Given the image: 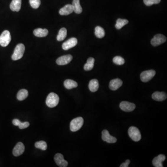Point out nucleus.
Masks as SVG:
<instances>
[{
	"instance_id": "20e7f679",
	"label": "nucleus",
	"mask_w": 167,
	"mask_h": 167,
	"mask_svg": "<svg viewBox=\"0 0 167 167\" xmlns=\"http://www.w3.org/2000/svg\"><path fill=\"white\" fill-rule=\"evenodd\" d=\"M128 134L132 140L135 142L140 141L141 139V135L138 128L134 126L130 127L128 130Z\"/></svg>"
},
{
	"instance_id": "bb28decb",
	"label": "nucleus",
	"mask_w": 167,
	"mask_h": 167,
	"mask_svg": "<svg viewBox=\"0 0 167 167\" xmlns=\"http://www.w3.org/2000/svg\"><path fill=\"white\" fill-rule=\"evenodd\" d=\"M129 21L126 19H118L117 21L116 24L115 25V27L117 30H120L125 25L128 24Z\"/></svg>"
},
{
	"instance_id": "ddd939ff",
	"label": "nucleus",
	"mask_w": 167,
	"mask_h": 167,
	"mask_svg": "<svg viewBox=\"0 0 167 167\" xmlns=\"http://www.w3.org/2000/svg\"><path fill=\"white\" fill-rule=\"evenodd\" d=\"M25 150V146L22 142H19L15 145L13 150V154L15 156H19L22 155Z\"/></svg>"
},
{
	"instance_id": "aec40b11",
	"label": "nucleus",
	"mask_w": 167,
	"mask_h": 167,
	"mask_svg": "<svg viewBox=\"0 0 167 167\" xmlns=\"http://www.w3.org/2000/svg\"><path fill=\"white\" fill-rule=\"evenodd\" d=\"M99 88V83L98 80L96 79H93L91 80L89 84V90L91 92H96Z\"/></svg>"
},
{
	"instance_id": "9d476101",
	"label": "nucleus",
	"mask_w": 167,
	"mask_h": 167,
	"mask_svg": "<svg viewBox=\"0 0 167 167\" xmlns=\"http://www.w3.org/2000/svg\"><path fill=\"white\" fill-rule=\"evenodd\" d=\"M102 138L103 141L108 143H115L117 141L116 138L111 136L109 131L107 130H104L102 131Z\"/></svg>"
},
{
	"instance_id": "a211bd4d",
	"label": "nucleus",
	"mask_w": 167,
	"mask_h": 167,
	"mask_svg": "<svg viewBox=\"0 0 167 167\" xmlns=\"http://www.w3.org/2000/svg\"><path fill=\"white\" fill-rule=\"evenodd\" d=\"M22 0H12L10 5V8L14 12H19L21 9Z\"/></svg>"
},
{
	"instance_id": "f3484780",
	"label": "nucleus",
	"mask_w": 167,
	"mask_h": 167,
	"mask_svg": "<svg viewBox=\"0 0 167 167\" xmlns=\"http://www.w3.org/2000/svg\"><path fill=\"white\" fill-rule=\"evenodd\" d=\"M167 94L164 92L156 91L154 92L152 95V99L157 101H163L167 99Z\"/></svg>"
},
{
	"instance_id": "f257e3e1",
	"label": "nucleus",
	"mask_w": 167,
	"mask_h": 167,
	"mask_svg": "<svg viewBox=\"0 0 167 167\" xmlns=\"http://www.w3.org/2000/svg\"><path fill=\"white\" fill-rule=\"evenodd\" d=\"M59 97L57 94L51 92L48 94L46 99V104L47 106L50 108H53L56 107L59 102Z\"/></svg>"
},
{
	"instance_id": "c85d7f7f",
	"label": "nucleus",
	"mask_w": 167,
	"mask_h": 167,
	"mask_svg": "<svg viewBox=\"0 0 167 167\" xmlns=\"http://www.w3.org/2000/svg\"><path fill=\"white\" fill-rule=\"evenodd\" d=\"M113 62L117 65H123L125 64V60L122 57L116 56L113 59Z\"/></svg>"
},
{
	"instance_id": "7ed1b4c3",
	"label": "nucleus",
	"mask_w": 167,
	"mask_h": 167,
	"mask_svg": "<svg viewBox=\"0 0 167 167\" xmlns=\"http://www.w3.org/2000/svg\"><path fill=\"white\" fill-rule=\"evenodd\" d=\"M84 124L83 118L82 117H78L72 120L71 122L70 130L73 132H76L80 129Z\"/></svg>"
},
{
	"instance_id": "7c9ffc66",
	"label": "nucleus",
	"mask_w": 167,
	"mask_h": 167,
	"mask_svg": "<svg viewBox=\"0 0 167 167\" xmlns=\"http://www.w3.org/2000/svg\"><path fill=\"white\" fill-rule=\"evenodd\" d=\"M161 0H143L144 4L147 6H150L153 4H159Z\"/></svg>"
},
{
	"instance_id": "c756f323",
	"label": "nucleus",
	"mask_w": 167,
	"mask_h": 167,
	"mask_svg": "<svg viewBox=\"0 0 167 167\" xmlns=\"http://www.w3.org/2000/svg\"><path fill=\"white\" fill-rule=\"evenodd\" d=\"M30 4L33 9H37L40 5V0H30Z\"/></svg>"
},
{
	"instance_id": "0eeeda50",
	"label": "nucleus",
	"mask_w": 167,
	"mask_h": 167,
	"mask_svg": "<svg viewBox=\"0 0 167 167\" xmlns=\"http://www.w3.org/2000/svg\"><path fill=\"white\" fill-rule=\"evenodd\" d=\"M167 40V38L163 35L157 34L154 36V38L151 40V44L154 47L159 46L164 43Z\"/></svg>"
},
{
	"instance_id": "393cba45",
	"label": "nucleus",
	"mask_w": 167,
	"mask_h": 167,
	"mask_svg": "<svg viewBox=\"0 0 167 167\" xmlns=\"http://www.w3.org/2000/svg\"><path fill=\"white\" fill-rule=\"evenodd\" d=\"M66 35H67V30L66 28L64 27L61 28L57 37V40L58 41H62L66 38Z\"/></svg>"
},
{
	"instance_id": "412c9836",
	"label": "nucleus",
	"mask_w": 167,
	"mask_h": 167,
	"mask_svg": "<svg viewBox=\"0 0 167 167\" xmlns=\"http://www.w3.org/2000/svg\"><path fill=\"white\" fill-rule=\"evenodd\" d=\"M72 6L73 9V12H75V13L78 14L81 13L82 8L80 5L79 0H73Z\"/></svg>"
},
{
	"instance_id": "5701e85b",
	"label": "nucleus",
	"mask_w": 167,
	"mask_h": 167,
	"mask_svg": "<svg viewBox=\"0 0 167 167\" xmlns=\"http://www.w3.org/2000/svg\"><path fill=\"white\" fill-rule=\"evenodd\" d=\"M95 60L94 58H89L87 60V62L85 64L84 68L85 71H88L92 70L94 65Z\"/></svg>"
},
{
	"instance_id": "4be33fe9",
	"label": "nucleus",
	"mask_w": 167,
	"mask_h": 167,
	"mask_svg": "<svg viewBox=\"0 0 167 167\" xmlns=\"http://www.w3.org/2000/svg\"><path fill=\"white\" fill-rule=\"evenodd\" d=\"M64 86L67 89L76 88L78 86V83L72 79H66L64 83Z\"/></svg>"
},
{
	"instance_id": "423d86ee",
	"label": "nucleus",
	"mask_w": 167,
	"mask_h": 167,
	"mask_svg": "<svg viewBox=\"0 0 167 167\" xmlns=\"http://www.w3.org/2000/svg\"><path fill=\"white\" fill-rule=\"evenodd\" d=\"M155 74V71L153 70L145 71L141 73L140 78L143 82H147L152 79Z\"/></svg>"
},
{
	"instance_id": "9b49d317",
	"label": "nucleus",
	"mask_w": 167,
	"mask_h": 167,
	"mask_svg": "<svg viewBox=\"0 0 167 167\" xmlns=\"http://www.w3.org/2000/svg\"><path fill=\"white\" fill-rule=\"evenodd\" d=\"M72 60H73V56L71 55L68 54L59 57L56 60V63L58 65H66L67 64H69Z\"/></svg>"
},
{
	"instance_id": "2eb2a0df",
	"label": "nucleus",
	"mask_w": 167,
	"mask_h": 167,
	"mask_svg": "<svg viewBox=\"0 0 167 167\" xmlns=\"http://www.w3.org/2000/svg\"><path fill=\"white\" fill-rule=\"evenodd\" d=\"M165 159L166 157L163 154H160L155 157L152 161L153 166L155 167H163L162 163L165 161Z\"/></svg>"
},
{
	"instance_id": "f03ea898",
	"label": "nucleus",
	"mask_w": 167,
	"mask_h": 167,
	"mask_svg": "<svg viewBox=\"0 0 167 167\" xmlns=\"http://www.w3.org/2000/svg\"><path fill=\"white\" fill-rule=\"evenodd\" d=\"M25 47L23 44H19L15 47L13 54L12 55V59L13 60H20L23 57L25 52Z\"/></svg>"
},
{
	"instance_id": "6ab92c4d",
	"label": "nucleus",
	"mask_w": 167,
	"mask_h": 167,
	"mask_svg": "<svg viewBox=\"0 0 167 167\" xmlns=\"http://www.w3.org/2000/svg\"><path fill=\"white\" fill-rule=\"evenodd\" d=\"M48 31L47 29L38 28L34 31V35L36 37H46L48 35Z\"/></svg>"
},
{
	"instance_id": "39448f33",
	"label": "nucleus",
	"mask_w": 167,
	"mask_h": 167,
	"mask_svg": "<svg viewBox=\"0 0 167 167\" xmlns=\"http://www.w3.org/2000/svg\"><path fill=\"white\" fill-rule=\"evenodd\" d=\"M11 40L10 33L8 30H5L0 36V45L3 47H7Z\"/></svg>"
},
{
	"instance_id": "473e14b6",
	"label": "nucleus",
	"mask_w": 167,
	"mask_h": 167,
	"mask_svg": "<svg viewBox=\"0 0 167 167\" xmlns=\"http://www.w3.org/2000/svg\"><path fill=\"white\" fill-rule=\"evenodd\" d=\"M130 163V160H126L125 163H122L120 165V167H128Z\"/></svg>"
},
{
	"instance_id": "f8f14e48",
	"label": "nucleus",
	"mask_w": 167,
	"mask_h": 167,
	"mask_svg": "<svg viewBox=\"0 0 167 167\" xmlns=\"http://www.w3.org/2000/svg\"><path fill=\"white\" fill-rule=\"evenodd\" d=\"M78 40L76 38H70V39L63 43L62 44V48L65 50H69L76 46Z\"/></svg>"
},
{
	"instance_id": "72a5a7b5",
	"label": "nucleus",
	"mask_w": 167,
	"mask_h": 167,
	"mask_svg": "<svg viewBox=\"0 0 167 167\" xmlns=\"http://www.w3.org/2000/svg\"><path fill=\"white\" fill-rule=\"evenodd\" d=\"M21 122L18 119H14L13 120V124L15 126H18L21 123Z\"/></svg>"
},
{
	"instance_id": "1a4fd4ad",
	"label": "nucleus",
	"mask_w": 167,
	"mask_h": 167,
	"mask_svg": "<svg viewBox=\"0 0 167 167\" xmlns=\"http://www.w3.org/2000/svg\"><path fill=\"white\" fill-rule=\"evenodd\" d=\"M54 161L58 166L60 167H66L68 166V162L64 159V156L62 154L58 153L54 157Z\"/></svg>"
},
{
	"instance_id": "b1692460",
	"label": "nucleus",
	"mask_w": 167,
	"mask_h": 167,
	"mask_svg": "<svg viewBox=\"0 0 167 167\" xmlns=\"http://www.w3.org/2000/svg\"><path fill=\"white\" fill-rule=\"evenodd\" d=\"M28 95V92L26 89H22L19 91L17 95V98L20 101H22L27 98Z\"/></svg>"
},
{
	"instance_id": "2f4dec72",
	"label": "nucleus",
	"mask_w": 167,
	"mask_h": 167,
	"mask_svg": "<svg viewBox=\"0 0 167 167\" xmlns=\"http://www.w3.org/2000/svg\"><path fill=\"white\" fill-rule=\"evenodd\" d=\"M30 123L28 122H21L20 125H19V128L20 129H24L25 128H27L28 126H30Z\"/></svg>"
},
{
	"instance_id": "a878e982",
	"label": "nucleus",
	"mask_w": 167,
	"mask_h": 167,
	"mask_svg": "<svg viewBox=\"0 0 167 167\" xmlns=\"http://www.w3.org/2000/svg\"><path fill=\"white\" fill-rule=\"evenodd\" d=\"M95 35L97 38L101 39V38H103L105 35V32L102 27L99 26H97L95 28Z\"/></svg>"
},
{
	"instance_id": "cd10ccee",
	"label": "nucleus",
	"mask_w": 167,
	"mask_h": 167,
	"mask_svg": "<svg viewBox=\"0 0 167 167\" xmlns=\"http://www.w3.org/2000/svg\"><path fill=\"white\" fill-rule=\"evenodd\" d=\"M35 146L38 149H40L42 150H46L47 149L48 146H47L46 142L44 141H40L35 143Z\"/></svg>"
},
{
	"instance_id": "4468645a",
	"label": "nucleus",
	"mask_w": 167,
	"mask_h": 167,
	"mask_svg": "<svg viewBox=\"0 0 167 167\" xmlns=\"http://www.w3.org/2000/svg\"><path fill=\"white\" fill-rule=\"evenodd\" d=\"M123 85V81L119 78L112 79L109 84V88L112 91H116Z\"/></svg>"
},
{
	"instance_id": "dca6fc26",
	"label": "nucleus",
	"mask_w": 167,
	"mask_h": 167,
	"mask_svg": "<svg viewBox=\"0 0 167 167\" xmlns=\"http://www.w3.org/2000/svg\"><path fill=\"white\" fill-rule=\"evenodd\" d=\"M73 12V9L72 5L67 4L60 9L59 14L61 15H67L72 14Z\"/></svg>"
},
{
	"instance_id": "6e6552de",
	"label": "nucleus",
	"mask_w": 167,
	"mask_h": 167,
	"mask_svg": "<svg viewBox=\"0 0 167 167\" xmlns=\"http://www.w3.org/2000/svg\"><path fill=\"white\" fill-rule=\"evenodd\" d=\"M120 108L122 110L126 112H130L134 111L136 108V105L134 104L127 101H122L119 105Z\"/></svg>"
}]
</instances>
